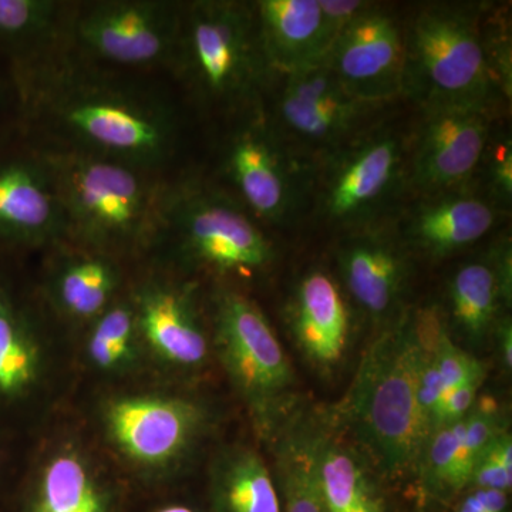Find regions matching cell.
Instances as JSON below:
<instances>
[{"mask_svg": "<svg viewBox=\"0 0 512 512\" xmlns=\"http://www.w3.org/2000/svg\"><path fill=\"white\" fill-rule=\"evenodd\" d=\"M403 96L426 110L493 111L511 97V42L483 6L430 3L404 29Z\"/></svg>", "mask_w": 512, "mask_h": 512, "instance_id": "cell-1", "label": "cell"}, {"mask_svg": "<svg viewBox=\"0 0 512 512\" xmlns=\"http://www.w3.org/2000/svg\"><path fill=\"white\" fill-rule=\"evenodd\" d=\"M424 350L416 311L403 313L367 350L345 399L328 416L392 477L417 473L431 433L417 397Z\"/></svg>", "mask_w": 512, "mask_h": 512, "instance_id": "cell-2", "label": "cell"}, {"mask_svg": "<svg viewBox=\"0 0 512 512\" xmlns=\"http://www.w3.org/2000/svg\"><path fill=\"white\" fill-rule=\"evenodd\" d=\"M36 101L46 123L83 151L138 170L160 167L174 154L178 127L163 101L83 77L69 67L43 74Z\"/></svg>", "mask_w": 512, "mask_h": 512, "instance_id": "cell-3", "label": "cell"}, {"mask_svg": "<svg viewBox=\"0 0 512 512\" xmlns=\"http://www.w3.org/2000/svg\"><path fill=\"white\" fill-rule=\"evenodd\" d=\"M40 157L59 195L69 241L111 256L153 244L164 191L147 171L72 148Z\"/></svg>", "mask_w": 512, "mask_h": 512, "instance_id": "cell-4", "label": "cell"}, {"mask_svg": "<svg viewBox=\"0 0 512 512\" xmlns=\"http://www.w3.org/2000/svg\"><path fill=\"white\" fill-rule=\"evenodd\" d=\"M211 343L256 436L271 444L299 407L295 372L271 322L244 293L218 289L212 299Z\"/></svg>", "mask_w": 512, "mask_h": 512, "instance_id": "cell-5", "label": "cell"}, {"mask_svg": "<svg viewBox=\"0 0 512 512\" xmlns=\"http://www.w3.org/2000/svg\"><path fill=\"white\" fill-rule=\"evenodd\" d=\"M156 242L180 264L217 276H252L275 259L271 239L244 205L201 185L164 192Z\"/></svg>", "mask_w": 512, "mask_h": 512, "instance_id": "cell-6", "label": "cell"}, {"mask_svg": "<svg viewBox=\"0 0 512 512\" xmlns=\"http://www.w3.org/2000/svg\"><path fill=\"white\" fill-rule=\"evenodd\" d=\"M175 63L198 96L220 106L251 103L272 77L252 3L201 0L184 6Z\"/></svg>", "mask_w": 512, "mask_h": 512, "instance_id": "cell-7", "label": "cell"}, {"mask_svg": "<svg viewBox=\"0 0 512 512\" xmlns=\"http://www.w3.org/2000/svg\"><path fill=\"white\" fill-rule=\"evenodd\" d=\"M104 439L128 467L147 477L173 473L210 426L207 404L170 393H126L104 400Z\"/></svg>", "mask_w": 512, "mask_h": 512, "instance_id": "cell-8", "label": "cell"}, {"mask_svg": "<svg viewBox=\"0 0 512 512\" xmlns=\"http://www.w3.org/2000/svg\"><path fill=\"white\" fill-rule=\"evenodd\" d=\"M184 6L163 0H107L83 6L70 22L74 43L100 62L128 69L175 63Z\"/></svg>", "mask_w": 512, "mask_h": 512, "instance_id": "cell-9", "label": "cell"}, {"mask_svg": "<svg viewBox=\"0 0 512 512\" xmlns=\"http://www.w3.org/2000/svg\"><path fill=\"white\" fill-rule=\"evenodd\" d=\"M406 174V144L393 130L362 134L330 153L319 187L326 220L362 227L386 207Z\"/></svg>", "mask_w": 512, "mask_h": 512, "instance_id": "cell-10", "label": "cell"}, {"mask_svg": "<svg viewBox=\"0 0 512 512\" xmlns=\"http://www.w3.org/2000/svg\"><path fill=\"white\" fill-rule=\"evenodd\" d=\"M272 128L284 143L333 153L356 136L376 104L353 99L326 62L279 77Z\"/></svg>", "mask_w": 512, "mask_h": 512, "instance_id": "cell-11", "label": "cell"}, {"mask_svg": "<svg viewBox=\"0 0 512 512\" xmlns=\"http://www.w3.org/2000/svg\"><path fill=\"white\" fill-rule=\"evenodd\" d=\"M494 117L471 107L423 111L407 171L414 190L427 197L468 188L493 137Z\"/></svg>", "mask_w": 512, "mask_h": 512, "instance_id": "cell-12", "label": "cell"}, {"mask_svg": "<svg viewBox=\"0 0 512 512\" xmlns=\"http://www.w3.org/2000/svg\"><path fill=\"white\" fill-rule=\"evenodd\" d=\"M325 62L353 99L380 106L403 96L404 28L392 13L370 3L342 30Z\"/></svg>", "mask_w": 512, "mask_h": 512, "instance_id": "cell-13", "label": "cell"}, {"mask_svg": "<svg viewBox=\"0 0 512 512\" xmlns=\"http://www.w3.org/2000/svg\"><path fill=\"white\" fill-rule=\"evenodd\" d=\"M224 171L252 217L281 224L296 210L301 194L296 170L269 121L256 119L239 128L225 148Z\"/></svg>", "mask_w": 512, "mask_h": 512, "instance_id": "cell-14", "label": "cell"}, {"mask_svg": "<svg viewBox=\"0 0 512 512\" xmlns=\"http://www.w3.org/2000/svg\"><path fill=\"white\" fill-rule=\"evenodd\" d=\"M143 348L168 369L198 372L212 353L195 288L170 279H148L130 296Z\"/></svg>", "mask_w": 512, "mask_h": 512, "instance_id": "cell-15", "label": "cell"}, {"mask_svg": "<svg viewBox=\"0 0 512 512\" xmlns=\"http://www.w3.org/2000/svg\"><path fill=\"white\" fill-rule=\"evenodd\" d=\"M64 239L66 218L42 157L0 164V241L45 245Z\"/></svg>", "mask_w": 512, "mask_h": 512, "instance_id": "cell-16", "label": "cell"}, {"mask_svg": "<svg viewBox=\"0 0 512 512\" xmlns=\"http://www.w3.org/2000/svg\"><path fill=\"white\" fill-rule=\"evenodd\" d=\"M338 266L343 286L366 315L377 322L394 315L410 274L406 249L399 239L363 229L340 244Z\"/></svg>", "mask_w": 512, "mask_h": 512, "instance_id": "cell-17", "label": "cell"}, {"mask_svg": "<svg viewBox=\"0 0 512 512\" xmlns=\"http://www.w3.org/2000/svg\"><path fill=\"white\" fill-rule=\"evenodd\" d=\"M500 207L487 195L464 190L427 195L403 221V244L420 254L443 259L477 244L493 231Z\"/></svg>", "mask_w": 512, "mask_h": 512, "instance_id": "cell-18", "label": "cell"}, {"mask_svg": "<svg viewBox=\"0 0 512 512\" xmlns=\"http://www.w3.org/2000/svg\"><path fill=\"white\" fill-rule=\"evenodd\" d=\"M296 346L313 367L330 372L342 362L350 338V313L342 288L325 269L299 279L286 308Z\"/></svg>", "mask_w": 512, "mask_h": 512, "instance_id": "cell-19", "label": "cell"}, {"mask_svg": "<svg viewBox=\"0 0 512 512\" xmlns=\"http://www.w3.org/2000/svg\"><path fill=\"white\" fill-rule=\"evenodd\" d=\"M252 6L271 76H288L325 62L329 43L319 0H259Z\"/></svg>", "mask_w": 512, "mask_h": 512, "instance_id": "cell-20", "label": "cell"}, {"mask_svg": "<svg viewBox=\"0 0 512 512\" xmlns=\"http://www.w3.org/2000/svg\"><path fill=\"white\" fill-rule=\"evenodd\" d=\"M25 512H117L110 485L92 457L66 443L47 454L30 487Z\"/></svg>", "mask_w": 512, "mask_h": 512, "instance_id": "cell-21", "label": "cell"}, {"mask_svg": "<svg viewBox=\"0 0 512 512\" xmlns=\"http://www.w3.org/2000/svg\"><path fill=\"white\" fill-rule=\"evenodd\" d=\"M511 247H500L468 261L448 282V305L457 328L470 342H483L498 323L503 303L511 302Z\"/></svg>", "mask_w": 512, "mask_h": 512, "instance_id": "cell-22", "label": "cell"}, {"mask_svg": "<svg viewBox=\"0 0 512 512\" xmlns=\"http://www.w3.org/2000/svg\"><path fill=\"white\" fill-rule=\"evenodd\" d=\"M322 421L299 406L272 440L282 512H326L318 478Z\"/></svg>", "mask_w": 512, "mask_h": 512, "instance_id": "cell-23", "label": "cell"}, {"mask_svg": "<svg viewBox=\"0 0 512 512\" xmlns=\"http://www.w3.org/2000/svg\"><path fill=\"white\" fill-rule=\"evenodd\" d=\"M123 272L116 258L80 248L57 262L49 279V295L60 313L92 322L119 299Z\"/></svg>", "mask_w": 512, "mask_h": 512, "instance_id": "cell-24", "label": "cell"}, {"mask_svg": "<svg viewBox=\"0 0 512 512\" xmlns=\"http://www.w3.org/2000/svg\"><path fill=\"white\" fill-rule=\"evenodd\" d=\"M318 478L326 512H386L369 464L336 437L328 417H323L319 437Z\"/></svg>", "mask_w": 512, "mask_h": 512, "instance_id": "cell-25", "label": "cell"}, {"mask_svg": "<svg viewBox=\"0 0 512 512\" xmlns=\"http://www.w3.org/2000/svg\"><path fill=\"white\" fill-rule=\"evenodd\" d=\"M212 512H282L274 473L248 446H229L212 461Z\"/></svg>", "mask_w": 512, "mask_h": 512, "instance_id": "cell-26", "label": "cell"}, {"mask_svg": "<svg viewBox=\"0 0 512 512\" xmlns=\"http://www.w3.org/2000/svg\"><path fill=\"white\" fill-rule=\"evenodd\" d=\"M45 359L35 330L0 285V399L20 400L42 382Z\"/></svg>", "mask_w": 512, "mask_h": 512, "instance_id": "cell-27", "label": "cell"}, {"mask_svg": "<svg viewBox=\"0 0 512 512\" xmlns=\"http://www.w3.org/2000/svg\"><path fill=\"white\" fill-rule=\"evenodd\" d=\"M143 352L130 298L117 299L90 322L84 353L97 372L106 376L126 375L136 369Z\"/></svg>", "mask_w": 512, "mask_h": 512, "instance_id": "cell-28", "label": "cell"}, {"mask_svg": "<svg viewBox=\"0 0 512 512\" xmlns=\"http://www.w3.org/2000/svg\"><path fill=\"white\" fill-rule=\"evenodd\" d=\"M63 3L53 0H0V43L19 50H39L60 32Z\"/></svg>", "mask_w": 512, "mask_h": 512, "instance_id": "cell-29", "label": "cell"}, {"mask_svg": "<svg viewBox=\"0 0 512 512\" xmlns=\"http://www.w3.org/2000/svg\"><path fill=\"white\" fill-rule=\"evenodd\" d=\"M463 419L444 424L431 431L424 444L417 466L424 483L436 493L456 494L463 490L460 481L461 440Z\"/></svg>", "mask_w": 512, "mask_h": 512, "instance_id": "cell-30", "label": "cell"}, {"mask_svg": "<svg viewBox=\"0 0 512 512\" xmlns=\"http://www.w3.org/2000/svg\"><path fill=\"white\" fill-rule=\"evenodd\" d=\"M463 424L460 481L463 488H466L478 458L498 434L507 430V424L493 396H478L476 403L464 417Z\"/></svg>", "mask_w": 512, "mask_h": 512, "instance_id": "cell-31", "label": "cell"}, {"mask_svg": "<svg viewBox=\"0 0 512 512\" xmlns=\"http://www.w3.org/2000/svg\"><path fill=\"white\" fill-rule=\"evenodd\" d=\"M431 352H433L434 362L446 393L461 384L473 382V380H484V366L466 350L458 348L448 335L444 322L434 336Z\"/></svg>", "mask_w": 512, "mask_h": 512, "instance_id": "cell-32", "label": "cell"}, {"mask_svg": "<svg viewBox=\"0 0 512 512\" xmlns=\"http://www.w3.org/2000/svg\"><path fill=\"white\" fill-rule=\"evenodd\" d=\"M487 197L500 208L510 207L512 198V144L508 137H491L483 163ZM480 167V168H481Z\"/></svg>", "mask_w": 512, "mask_h": 512, "instance_id": "cell-33", "label": "cell"}, {"mask_svg": "<svg viewBox=\"0 0 512 512\" xmlns=\"http://www.w3.org/2000/svg\"><path fill=\"white\" fill-rule=\"evenodd\" d=\"M483 382L484 380H473V382L464 383L448 390L441 397L436 413H434L433 431L444 424L456 423V421L464 419L476 403L477 397L480 396L478 392H480Z\"/></svg>", "mask_w": 512, "mask_h": 512, "instance_id": "cell-34", "label": "cell"}, {"mask_svg": "<svg viewBox=\"0 0 512 512\" xmlns=\"http://www.w3.org/2000/svg\"><path fill=\"white\" fill-rule=\"evenodd\" d=\"M323 16V28L328 39L329 50L342 30L365 10L370 2L365 0H319Z\"/></svg>", "mask_w": 512, "mask_h": 512, "instance_id": "cell-35", "label": "cell"}, {"mask_svg": "<svg viewBox=\"0 0 512 512\" xmlns=\"http://www.w3.org/2000/svg\"><path fill=\"white\" fill-rule=\"evenodd\" d=\"M467 487H474V490H497L510 493L512 471L501 466L490 454L483 453L471 471Z\"/></svg>", "mask_w": 512, "mask_h": 512, "instance_id": "cell-36", "label": "cell"}, {"mask_svg": "<svg viewBox=\"0 0 512 512\" xmlns=\"http://www.w3.org/2000/svg\"><path fill=\"white\" fill-rule=\"evenodd\" d=\"M498 348L504 369L510 372L512 366V325L510 318H503L497 323Z\"/></svg>", "mask_w": 512, "mask_h": 512, "instance_id": "cell-37", "label": "cell"}, {"mask_svg": "<svg viewBox=\"0 0 512 512\" xmlns=\"http://www.w3.org/2000/svg\"><path fill=\"white\" fill-rule=\"evenodd\" d=\"M484 512H507L508 493L497 490H474Z\"/></svg>", "mask_w": 512, "mask_h": 512, "instance_id": "cell-38", "label": "cell"}, {"mask_svg": "<svg viewBox=\"0 0 512 512\" xmlns=\"http://www.w3.org/2000/svg\"><path fill=\"white\" fill-rule=\"evenodd\" d=\"M457 512H484L476 493H470L457 505Z\"/></svg>", "mask_w": 512, "mask_h": 512, "instance_id": "cell-39", "label": "cell"}, {"mask_svg": "<svg viewBox=\"0 0 512 512\" xmlns=\"http://www.w3.org/2000/svg\"><path fill=\"white\" fill-rule=\"evenodd\" d=\"M154 512H197V511L192 510V508L188 507V505L171 504V505H164V507L158 508V510H156Z\"/></svg>", "mask_w": 512, "mask_h": 512, "instance_id": "cell-40", "label": "cell"}]
</instances>
